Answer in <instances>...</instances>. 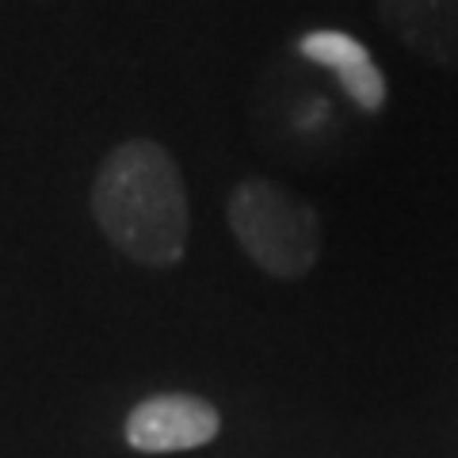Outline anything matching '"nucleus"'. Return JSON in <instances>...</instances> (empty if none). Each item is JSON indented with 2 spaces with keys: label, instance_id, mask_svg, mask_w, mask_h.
Listing matches in <instances>:
<instances>
[{
  "label": "nucleus",
  "instance_id": "obj_2",
  "mask_svg": "<svg viewBox=\"0 0 458 458\" xmlns=\"http://www.w3.org/2000/svg\"><path fill=\"white\" fill-rule=\"evenodd\" d=\"M225 218L249 260L276 279L310 276L321 256L318 210L264 176H249L229 191Z\"/></svg>",
  "mask_w": 458,
  "mask_h": 458
},
{
  "label": "nucleus",
  "instance_id": "obj_4",
  "mask_svg": "<svg viewBox=\"0 0 458 458\" xmlns=\"http://www.w3.org/2000/svg\"><path fill=\"white\" fill-rule=\"evenodd\" d=\"M298 54H302L306 62L328 69L360 111H382L386 107L382 69L375 65V57H370V50L363 42L352 38L348 31H333V27L310 31V35L298 38Z\"/></svg>",
  "mask_w": 458,
  "mask_h": 458
},
{
  "label": "nucleus",
  "instance_id": "obj_1",
  "mask_svg": "<svg viewBox=\"0 0 458 458\" xmlns=\"http://www.w3.org/2000/svg\"><path fill=\"white\" fill-rule=\"evenodd\" d=\"M92 214L134 264L172 267L188 252V191L161 141L131 138L104 157L92 183Z\"/></svg>",
  "mask_w": 458,
  "mask_h": 458
},
{
  "label": "nucleus",
  "instance_id": "obj_5",
  "mask_svg": "<svg viewBox=\"0 0 458 458\" xmlns=\"http://www.w3.org/2000/svg\"><path fill=\"white\" fill-rule=\"evenodd\" d=\"M386 27L436 65H458V0H378Z\"/></svg>",
  "mask_w": 458,
  "mask_h": 458
},
{
  "label": "nucleus",
  "instance_id": "obj_3",
  "mask_svg": "<svg viewBox=\"0 0 458 458\" xmlns=\"http://www.w3.org/2000/svg\"><path fill=\"white\" fill-rule=\"evenodd\" d=\"M222 432V412L195 394H153L138 401L123 436L138 454H176L207 447Z\"/></svg>",
  "mask_w": 458,
  "mask_h": 458
}]
</instances>
